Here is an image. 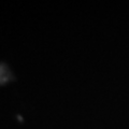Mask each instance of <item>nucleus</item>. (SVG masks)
Returning a JSON list of instances; mask_svg holds the SVG:
<instances>
[{
    "label": "nucleus",
    "instance_id": "nucleus-1",
    "mask_svg": "<svg viewBox=\"0 0 129 129\" xmlns=\"http://www.w3.org/2000/svg\"><path fill=\"white\" fill-rule=\"evenodd\" d=\"M10 78V73L8 71L7 67L3 64H0V83H6Z\"/></svg>",
    "mask_w": 129,
    "mask_h": 129
}]
</instances>
